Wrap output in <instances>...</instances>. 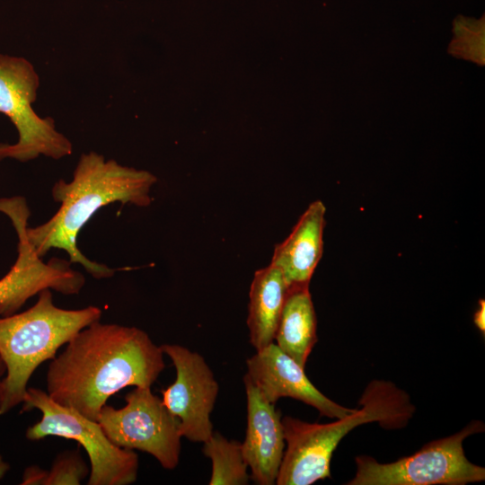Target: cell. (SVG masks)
<instances>
[{
	"mask_svg": "<svg viewBox=\"0 0 485 485\" xmlns=\"http://www.w3.org/2000/svg\"><path fill=\"white\" fill-rule=\"evenodd\" d=\"M247 398V428L242 444L250 478L258 485L276 484L285 449L281 412L243 377Z\"/></svg>",
	"mask_w": 485,
	"mask_h": 485,
	"instance_id": "7c38bea8",
	"label": "cell"
},
{
	"mask_svg": "<svg viewBox=\"0 0 485 485\" xmlns=\"http://www.w3.org/2000/svg\"><path fill=\"white\" fill-rule=\"evenodd\" d=\"M287 292L285 278L276 266L269 263L255 271L249 292L247 326L256 351L274 342Z\"/></svg>",
	"mask_w": 485,
	"mask_h": 485,
	"instance_id": "5bb4252c",
	"label": "cell"
},
{
	"mask_svg": "<svg viewBox=\"0 0 485 485\" xmlns=\"http://www.w3.org/2000/svg\"><path fill=\"white\" fill-rule=\"evenodd\" d=\"M245 376L262 396L275 404L290 397L313 406L321 415L343 418L357 409L343 407L322 394L307 378L304 368L273 342L246 360Z\"/></svg>",
	"mask_w": 485,
	"mask_h": 485,
	"instance_id": "8fae6325",
	"label": "cell"
},
{
	"mask_svg": "<svg viewBox=\"0 0 485 485\" xmlns=\"http://www.w3.org/2000/svg\"><path fill=\"white\" fill-rule=\"evenodd\" d=\"M0 212L12 222L17 234L18 255L10 270L0 278V316L16 313L31 297L43 289L70 295L81 292L84 276L65 259L44 262L28 240L26 229L31 211L23 197L0 198Z\"/></svg>",
	"mask_w": 485,
	"mask_h": 485,
	"instance_id": "ba28073f",
	"label": "cell"
},
{
	"mask_svg": "<svg viewBox=\"0 0 485 485\" xmlns=\"http://www.w3.org/2000/svg\"><path fill=\"white\" fill-rule=\"evenodd\" d=\"M40 76L24 57L0 54V113L15 127L18 140L0 143V161L26 163L44 155L55 160L70 155L73 146L50 118L40 117L32 108Z\"/></svg>",
	"mask_w": 485,
	"mask_h": 485,
	"instance_id": "8992f818",
	"label": "cell"
},
{
	"mask_svg": "<svg viewBox=\"0 0 485 485\" xmlns=\"http://www.w3.org/2000/svg\"><path fill=\"white\" fill-rule=\"evenodd\" d=\"M125 401L119 409L105 404L98 415L108 438L117 446L150 454L164 469L176 468L181 438L177 419L151 387H136Z\"/></svg>",
	"mask_w": 485,
	"mask_h": 485,
	"instance_id": "9c48e42d",
	"label": "cell"
},
{
	"mask_svg": "<svg viewBox=\"0 0 485 485\" xmlns=\"http://www.w3.org/2000/svg\"><path fill=\"white\" fill-rule=\"evenodd\" d=\"M325 213L321 200L313 201L274 249L270 263L281 271L288 288L309 287L323 251Z\"/></svg>",
	"mask_w": 485,
	"mask_h": 485,
	"instance_id": "4fadbf2b",
	"label": "cell"
},
{
	"mask_svg": "<svg viewBox=\"0 0 485 485\" xmlns=\"http://www.w3.org/2000/svg\"><path fill=\"white\" fill-rule=\"evenodd\" d=\"M66 345L48 365L46 392L93 420L110 396L127 386L151 387L165 367L161 346L137 327L96 321Z\"/></svg>",
	"mask_w": 485,
	"mask_h": 485,
	"instance_id": "6da1fadb",
	"label": "cell"
},
{
	"mask_svg": "<svg viewBox=\"0 0 485 485\" xmlns=\"http://www.w3.org/2000/svg\"><path fill=\"white\" fill-rule=\"evenodd\" d=\"M484 425L472 421L461 431L425 445L415 454L389 463L361 455L357 472L348 485H464L485 480V469L465 456L463 442L481 432Z\"/></svg>",
	"mask_w": 485,
	"mask_h": 485,
	"instance_id": "52a82bcc",
	"label": "cell"
},
{
	"mask_svg": "<svg viewBox=\"0 0 485 485\" xmlns=\"http://www.w3.org/2000/svg\"><path fill=\"white\" fill-rule=\"evenodd\" d=\"M47 471L39 466L27 467L22 474V485H43Z\"/></svg>",
	"mask_w": 485,
	"mask_h": 485,
	"instance_id": "ac0fdd59",
	"label": "cell"
},
{
	"mask_svg": "<svg viewBox=\"0 0 485 485\" xmlns=\"http://www.w3.org/2000/svg\"><path fill=\"white\" fill-rule=\"evenodd\" d=\"M10 470V465L7 462L4 461L2 454H0V480L4 477L7 472Z\"/></svg>",
	"mask_w": 485,
	"mask_h": 485,
	"instance_id": "ffe728a7",
	"label": "cell"
},
{
	"mask_svg": "<svg viewBox=\"0 0 485 485\" xmlns=\"http://www.w3.org/2000/svg\"><path fill=\"white\" fill-rule=\"evenodd\" d=\"M316 330L317 318L309 287L288 288L275 344L304 368L317 342Z\"/></svg>",
	"mask_w": 485,
	"mask_h": 485,
	"instance_id": "9a60e30c",
	"label": "cell"
},
{
	"mask_svg": "<svg viewBox=\"0 0 485 485\" xmlns=\"http://www.w3.org/2000/svg\"><path fill=\"white\" fill-rule=\"evenodd\" d=\"M21 412L39 410L41 419L29 427L25 436L31 441L49 436L77 441L90 460L88 485H128L137 481L138 455L114 445L97 420L53 401L47 392L27 388Z\"/></svg>",
	"mask_w": 485,
	"mask_h": 485,
	"instance_id": "5b68a950",
	"label": "cell"
},
{
	"mask_svg": "<svg viewBox=\"0 0 485 485\" xmlns=\"http://www.w3.org/2000/svg\"><path fill=\"white\" fill-rule=\"evenodd\" d=\"M161 348L176 370L174 382L162 391L163 403L177 419L181 437L204 443L214 433L210 414L218 394V383L198 353L178 344H163Z\"/></svg>",
	"mask_w": 485,
	"mask_h": 485,
	"instance_id": "30bf717a",
	"label": "cell"
},
{
	"mask_svg": "<svg viewBox=\"0 0 485 485\" xmlns=\"http://www.w3.org/2000/svg\"><path fill=\"white\" fill-rule=\"evenodd\" d=\"M38 295L26 311L0 316V356L6 368L0 416L22 402L28 382L40 364L53 359L61 346L101 317V310L93 305L75 310L57 307L51 289Z\"/></svg>",
	"mask_w": 485,
	"mask_h": 485,
	"instance_id": "277c9868",
	"label": "cell"
},
{
	"mask_svg": "<svg viewBox=\"0 0 485 485\" xmlns=\"http://www.w3.org/2000/svg\"><path fill=\"white\" fill-rule=\"evenodd\" d=\"M6 372L5 365L0 356V401L2 397V384H3V379L4 377Z\"/></svg>",
	"mask_w": 485,
	"mask_h": 485,
	"instance_id": "44dd1931",
	"label": "cell"
},
{
	"mask_svg": "<svg viewBox=\"0 0 485 485\" xmlns=\"http://www.w3.org/2000/svg\"><path fill=\"white\" fill-rule=\"evenodd\" d=\"M203 444V453L212 462L209 485L249 483L248 465L240 442L228 440L219 433L214 432L211 437Z\"/></svg>",
	"mask_w": 485,
	"mask_h": 485,
	"instance_id": "2e32d148",
	"label": "cell"
},
{
	"mask_svg": "<svg viewBox=\"0 0 485 485\" xmlns=\"http://www.w3.org/2000/svg\"><path fill=\"white\" fill-rule=\"evenodd\" d=\"M473 322L476 327L484 334L485 332V301L479 300V307L473 315Z\"/></svg>",
	"mask_w": 485,
	"mask_h": 485,
	"instance_id": "d6986e66",
	"label": "cell"
},
{
	"mask_svg": "<svg viewBox=\"0 0 485 485\" xmlns=\"http://www.w3.org/2000/svg\"><path fill=\"white\" fill-rule=\"evenodd\" d=\"M90 473L79 450L60 453L47 471L43 485H79Z\"/></svg>",
	"mask_w": 485,
	"mask_h": 485,
	"instance_id": "e0dca14e",
	"label": "cell"
},
{
	"mask_svg": "<svg viewBox=\"0 0 485 485\" xmlns=\"http://www.w3.org/2000/svg\"><path fill=\"white\" fill-rule=\"evenodd\" d=\"M359 404L361 409L327 424L308 423L290 416L282 418L287 449L278 471L280 481L310 485L330 477L332 453L350 430L370 422H378L388 429L401 428L415 411L404 391L383 380L369 383Z\"/></svg>",
	"mask_w": 485,
	"mask_h": 485,
	"instance_id": "3957f363",
	"label": "cell"
},
{
	"mask_svg": "<svg viewBox=\"0 0 485 485\" xmlns=\"http://www.w3.org/2000/svg\"><path fill=\"white\" fill-rule=\"evenodd\" d=\"M156 177L145 170L106 160L96 152L82 154L70 181L58 180L52 187L57 211L46 222L27 226V237L40 257L51 249L66 252L71 263H78L94 278H109L114 269L88 259L77 247L79 232L101 207L119 202L147 207Z\"/></svg>",
	"mask_w": 485,
	"mask_h": 485,
	"instance_id": "7a4b0ae2",
	"label": "cell"
}]
</instances>
